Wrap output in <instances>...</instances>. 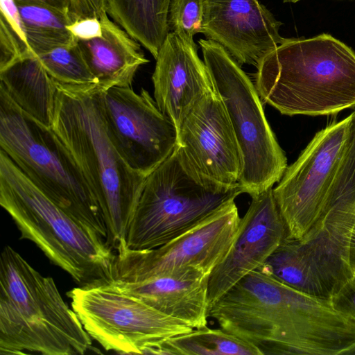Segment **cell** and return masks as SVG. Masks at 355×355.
Here are the masks:
<instances>
[{
	"instance_id": "6da1fadb",
	"label": "cell",
	"mask_w": 355,
	"mask_h": 355,
	"mask_svg": "<svg viewBox=\"0 0 355 355\" xmlns=\"http://www.w3.org/2000/svg\"><path fill=\"white\" fill-rule=\"evenodd\" d=\"M209 317L262 355H341L355 328L329 300L301 293L260 269L227 291Z\"/></svg>"
},
{
	"instance_id": "7a4b0ae2",
	"label": "cell",
	"mask_w": 355,
	"mask_h": 355,
	"mask_svg": "<svg viewBox=\"0 0 355 355\" xmlns=\"http://www.w3.org/2000/svg\"><path fill=\"white\" fill-rule=\"evenodd\" d=\"M52 128L71 153L101 209L113 248L125 240L147 177L134 171L107 132L96 84L56 81Z\"/></svg>"
},
{
	"instance_id": "3957f363",
	"label": "cell",
	"mask_w": 355,
	"mask_h": 355,
	"mask_svg": "<svg viewBox=\"0 0 355 355\" xmlns=\"http://www.w3.org/2000/svg\"><path fill=\"white\" fill-rule=\"evenodd\" d=\"M256 67L261 101L282 114L331 115L355 107V52L331 35L287 38Z\"/></svg>"
},
{
	"instance_id": "277c9868",
	"label": "cell",
	"mask_w": 355,
	"mask_h": 355,
	"mask_svg": "<svg viewBox=\"0 0 355 355\" xmlns=\"http://www.w3.org/2000/svg\"><path fill=\"white\" fill-rule=\"evenodd\" d=\"M91 338L53 279L5 245L0 257V354H84Z\"/></svg>"
},
{
	"instance_id": "5b68a950",
	"label": "cell",
	"mask_w": 355,
	"mask_h": 355,
	"mask_svg": "<svg viewBox=\"0 0 355 355\" xmlns=\"http://www.w3.org/2000/svg\"><path fill=\"white\" fill-rule=\"evenodd\" d=\"M0 205L20 232L79 284L108 279L115 258L106 240L47 197L0 150Z\"/></svg>"
},
{
	"instance_id": "8992f818",
	"label": "cell",
	"mask_w": 355,
	"mask_h": 355,
	"mask_svg": "<svg viewBox=\"0 0 355 355\" xmlns=\"http://www.w3.org/2000/svg\"><path fill=\"white\" fill-rule=\"evenodd\" d=\"M0 147L53 202L107 239L100 206L69 150L52 128L24 112L1 87Z\"/></svg>"
},
{
	"instance_id": "52a82bcc",
	"label": "cell",
	"mask_w": 355,
	"mask_h": 355,
	"mask_svg": "<svg viewBox=\"0 0 355 355\" xmlns=\"http://www.w3.org/2000/svg\"><path fill=\"white\" fill-rule=\"evenodd\" d=\"M243 193L200 178L176 145L171 155L147 176L125 243L150 250L173 240Z\"/></svg>"
},
{
	"instance_id": "ba28073f",
	"label": "cell",
	"mask_w": 355,
	"mask_h": 355,
	"mask_svg": "<svg viewBox=\"0 0 355 355\" xmlns=\"http://www.w3.org/2000/svg\"><path fill=\"white\" fill-rule=\"evenodd\" d=\"M204 62L226 110L242 157L239 184L252 198L279 182L287 159L266 118L255 85L219 44L200 39Z\"/></svg>"
},
{
	"instance_id": "9c48e42d",
	"label": "cell",
	"mask_w": 355,
	"mask_h": 355,
	"mask_svg": "<svg viewBox=\"0 0 355 355\" xmlns=\"http://www.w3.org/2000/svg\"><path fill=\"white\" fill-rule=\"evenodd\" d=\"M67 295L85 331L107 351L152 354L162 342L194 329L105 279L76 287Z\"/></svg>"
},
{
	"instance_id": "30bf717a",
	"label": "cell",
	"mask_w": 355,
	"mask_h": 355,
	"mask_svg": "<svg viewBox=\"0 0 355 355\" xmlns=\"http://www.w3.org/2000/svg\"><path fill=\"white\" fill-rule=\"evenodd\" d=\"M234 200L156 248L132 250L125 241L120 242L108 279L139 282L189 272L209 275L225 259L238 234L241 218Z\"/></svg>"
},
{
	"instance_id": "8fae6325",
	"label": "cell",
	"mask_w": 355,
	"mask_h": 355,
	"mask_svg": "<svg viewBox=\"0 0 355 355\" xmlns=\"http://www.w3.org/2000/svg\"><path fill=\"white\" fill-rule=\"evenodd\" d=\"M100 102L112 141L134 171L147 177L173 152L177 128L148 91L114 86L101 89Z\"/></svg>"
},
{
	"instance_id": "7c38bea8",
	"label": "cell",
	"mask_w": 355,
	"mask_h": 355,
	"mask_svg": "<svg viewBox=\"0 0 355 355\" xmlns=\"http://www.w3.org/2000/svg\"><path fill=\"white\" fill-rule=\"evenodd\" d=\"M349 123L348 116L315 133L273 188L288 239H302L314 224L343 153Z\"/></svg>"
},
{
	"instance_id": "4fadbf2b",
	"label": "cell",
	"mask_w": 355,
	"mask_h": 355,
	"mask_svg": "<svg viewBox=\"0 0 355 355\" xmlns=\"http://www.w3.org/2000/svg\"><path fill=\"white\" fill-rule=\"evenodd\" d=\"M177 145L189 166L202 180L226 187L240 186L241 151L214 87L183 119L178 130Z\"/></svg>"
},
{
	"instance_id": "5bb4252c",
	"label": "cell",
	"mask_w": 355,
	"mask_h": 355,
	"mask_svg": "<svg viewBox=\"0 0 355 355\" xmlns=\"http://www.w3.org/2000/svg\"><path fill=\"white\" fill-rule=\"evenodd\" d=\"M288 237L270 187L252 198L225 259L209 277V308L243 277L259 269Z\"/></svg>"
},
{
	"instance_id": "9a60e30c",
	"label": "cell",
	"mask_w": 355,
	"mask_h": 355,
	"mask_svg": "<svg viewBox=\"0 0 355 355\" xmlns=\"http://www.w3.org/2000/svg\"><path fill=\"white\" fill-rule=\"evenodd\" d=\"M282 25L258 0H207L202 33L240 66H257L286 40L279 33Z\"/></svg>"
},
{
	"instance_id": "2e32d148",
	"label": "cell",
	"mask_w": 355,
	"mask_h": 355,
	"mask_svg": "<svg viewBox=\"0 0 355 355\" xmlns=\"http://www.w3.org/2000/svg\"><path fill=\"white\" fill-rule=\"evenodd\" d=\"M155 60L154 99L178 130L191 107L214 85L193 40L169 32Z\"/></svg>"
},
{
	"instance_id": "e0dca14e",
	"label": "cell",
	"mask_w": 355,
	"mask_h": 355,
	"mask_svg": "<svg viewBox=\"0 0 355 355\" xmlns=\"http://www.w3.org/2000/svg\"><path fill=\"white\" fill-rule=\"evenodd\" d=\"M347 136L318 217L307 235L335 252L347 250L355 223V110Z\"/></svg>"
},
{
	"instance_id": "ac0fdd59",
	"label": "cell",
	"mask_w": 355,
	"mask_h": 355,
	"mask_svg": "<svg viewBox=\"0 0 355 355\" xmlns=\"http://www.w3.org/2000/svg\"><path fill=\"white\" fill-rule=\"evenodd\" d=\"M209 275L189 272L139 282L106 280L116 290L132 295L161 313L200 329L207 325Z\"/></svg>"
},
{
	"instance_id": "d6986e66",
	"label": "cell",
	"mask_w": 355,
	"mask_h": 355,
	"mask_svg": "<svg viewBox=\"0 0 355 355\" xmlns=\"http://www.w3.org/2000/svg\"><path fill=\"white\" fill-rule=\"evenodd\" d=\"M100 20L102 35L77 44L98 87H131L139 68L148 63L141 44L104 12Z\"/></svg>"
},
{
	"instance_id": "ffe728a7",
	"label": "cell",
	"mask_w": 355,
	"mask_h": 355,
	"mask_svg": "<svg viewBox=\"0 0 355 355\" xmlns=\"http://www.w3.org/2000/svg\"><path fill=\"white\" fill-rule=\"evenodd\" d=\"M0 87L19 107L40 123L52 127L57 84L35 54L0 71Z\"/></svg>"
},
{
	"instance_id": "44dd1931",
	"label": "cell",
	"mask_w": 355,
	"mask_h": 355,
	"mask_svg": "<svg viewBox=\"0 0 355 355\" xmlns=\"http://www.w3.org/2000/svg\"><path fill=\"white\" fill-rule=\"evenodd\" d=\"M259 269L312 297L329 300L338 291L300 240L286 239Z\"/></svg>"
},
{
	"instance_id": "7402d4cb",
	"label": "cell",
	"mask_w": 355,
	"mask_h": 355,
	"mask_svg": "<svg viewBox=\"0 0 355 355\" xmlns=\"http://www.w3.org/2000/svg\"><path fill=\"white\" fill-rule=\"evenodd\" d=\"M171 0H107V12L155 59L170 32Z\"/></svg>"
},
{
	"instance_id": "603a6c76",
	"label": "cell",
	"mask_w": 355,
	"mask_h": 355,
	"mask_svg": "<svg viewBox=\"0 0 355 355\" xmlns=\"http://www.w3.org/2000/svg\"><path fill=\"white\" fill-rule=\"evenodd\" d=\"M16 3L23 21L28 44L36 56L56 47L70 45L77 42L67 28V26L73 19L70 9H61L39 3Z\"/></svg>"
},
{
	"instance_id": "cb8c5ba5",
	"label": "cell",
	"mask_w": 355,
	"mask_h": 355,
	"mask_svg": "<svg viewBox=\"0 0 355 355\" xmlns=\"http://www.w3.org/2000/svg\"><path fill=\"white\" fill-rule=\"evenodd\" d=\"M152 354L262 355L254 346L221 328L207 327L168 338L159 343Z\"/></svg>"
},
{
	"instance_id": "d4e9b609",
	"label": "cell",
	"mask_w": 355,
	"mask_h": 355,
	"mask_svg": "<svg viewBox=\"0 0 355 355\" xmlns=\"http://www.w3.org/2000/svg\"><path fill=\"white\" fill-rule=\"evenodd\" d=\"M37 57L50 76L58 83L77 85H97L77 42L56 47Z\"/></svg>"
},
{
	"instance_id": "484cf974",
	"label": "cell",
	"mask_w": 355,
	"mask_h": 355,
	"mask_svg": "<svg viewBox=\"0 0 355 355\" xmlns=\"http://www.w3.org/2000/svg\"><path fill=\"white\" fill-rule=\"evenodd\" d=\"M207 0H171L168 24L173 31L193 40L202 33V22Z\"/></svg>"
},
{
	"instance_id": "4316f807",
	"label": "cell",
	"mask_w": 355,
	"mask_h": 355,
	"mask_svg": "<svg viewBox=\"0 0 355 355\" xmlns=\"http://www.w3.org/2000/svg\"><path fill=\"white\" fill-rule=\"evenodd\" d=\"M33 54L28 44L0 17V71Z\"/></svg>"
},
{
	"instance_id": "83f0119b",
	"label": "cell",
	"mask_w": 355,
	"mask_h": 355,
	"mask_svg": "<svg viewBox=\"0 0 355 355\" xmlns=\"http://www.w3.org/2000/svg\"><path fill=\"white\" fill-rule=\"evenodd\" d=\"M329 300L338 312L355 320V271Z\"/></svg>"
},
{
	"instance_id": "f1b7e54d",
	"label": "cell",
	"mask_w": 355,
	"mask_h": 355,
	"mask_svg": "<svg viewBox=\"0 0 355 355\" xmlns=\"http://www.w3.org/2000/svg\"><path fill=\"white\" fill-rule=\"evenodd\" d=\"M67 28L76 41L92 40L103 33L102 24L98 17L73 18Z\"/></svg>"
},
{
	"instance_id": "f546056e",
	"label": "cell",
	"mask_w": 355,
	"mask_h": 355,
	"mask_svg": "<svg viewBox=\"0 0 355 355\" xmlns=\"http://www.w3.org/2000/svg\"><path fill=\"white\" fill-rule=\"evenodd\" d=\"M74 18L98 17L107 12V0H70Z\"/></svg>"
},
{
	"instance_id": "4dcf8cb0",
	"label": "cell",
	"mask_w": 355,
	"mask_h": 355,
	"mask_svg": "<svg viewBox=\"0 0 355 355\" xmlns=\"http://www.w3.org/2000/svg\"><path fill=\"white\" fill-rule=\"evenodd\" d=\"M16 2L39 3L61 9H70V0H15Z\"/></svg>"
},
{
	"instance_id": "1f68e13d",
	"label": "cell",
	"mask_w": 355,
	"mask_h": 355,
	"mask_svg": "<svg viewBox=\"0 0 355 355\" xmlns=\"http://www.w3.org/2000/svg\"><path fill=\"white\" fill-rule=\"evenodd\" d=\"M348 261L351 268L355 270V223L353 227L348 246Z\"/></svg>"
},
{
	"instance_id": "d6a6232c",
	"label": "cell",
	"mask_w": 355,
	"mask_h": 355,
	"mask_svg": "<svg viewBox=\"0 0 355 355\" xmlns=\"http://www.w3.org/2000/svg\"><path fill=\"white\" fill-rule=\"evenodd\" d=\"M285 3H296L300 0H283Z\"/></svg>"
},
{
	"instance_id": "836d02e7",
	"label": "cell",
	"mask_w": 355,
	"mask_h": 355,
	"mask_svg": "<svg viewBox=\"0 0 355 355\" xmlns=\"http://www.w3.org/2000/svg\"><path fill=\"white\" fill-rule=\"evenodd\" d=\"M354 271H355V270H354Z\"/></svg>"
}]
</instances>
